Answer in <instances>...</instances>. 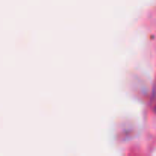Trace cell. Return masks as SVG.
<instances>
[{
    "instance_id": "6da1fadb",
    "label": "cell",
    "mask_w": 156,
    "mask_h": 156,
    "mask_svg": "<svg viewBox=\"0 0 156 156\" xmlns=\"http://www.w3.org/2000/svg\"><path fill=\"white\" fill-rule=\"evenodd\" d=\"M152 105H153V111L156 112V85L153 88V94H152Z\"/></svg>"
}]
</instances>
